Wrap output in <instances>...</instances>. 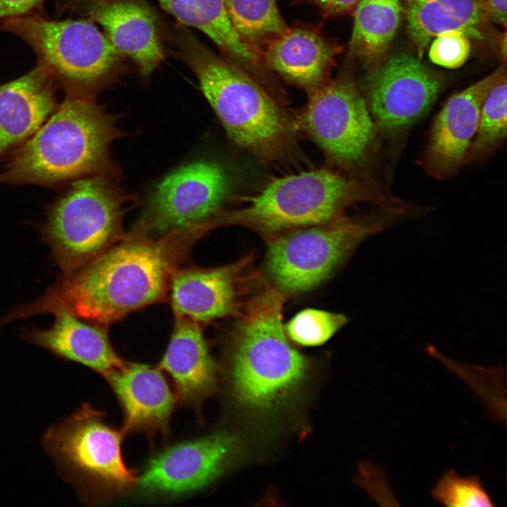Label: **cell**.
<instances>
[{
	"label": "cell",
	"mask_w": 507,
	"mask_h": 507,
	"mask_svg": "<svg viewBox=\"0 0 507 507\" xmlns=\"http://www.w3.org/2000/svg\"><path fill=\"white\" fill-rule=\"evenodd\" d=\"M47 1L0 0V20L39 11L43 13V6Z\"/></svg>",
	"instance_id": "cell-30"
},
{
	"label": "cell",
	"mask_w": 507,
	"mask_h": 507,
	"mask_svg": "<svg viewBox=\"0 0 507 507\" xmlns=\"http://www.w3.org/2000/svg\"><path fill=\"white\" fill-rule=\"evenodd\" d=\"M407 32L419 58L438 35L459 31L468 37L484 40L489 21L477 0H402Z\"/></svg>",
	"instance_id": "cell-22"
},
{
	"label": "cell",
	"mask_w": 507,
	"mask_h": 507,
	"mask_svg": "<svg viewBox=\"0 0 507 507\" xmlns=\"http://www.w3.org/2000/svg\"><path fill=\"white\" fill-rule=\"evenodd\" d=\"M376 204L396 212L401 200L366 176L320 168L277 177L243 206L220 210L212 225H242L263 232H279L325 223L345 215L354 204Z\"/></svg>",
	"instance_id": "cell-4"
},
{
	"label": "cell",
	"mask_w": 507,
	"mask_h": 507,
	"mask_svg": "<svg viewBox=\"0 0 507 507\" xmlns=\"http://www.w3.org/2000/svg\"><path fill=\"white\" fill-rule=\"evenodd\" d=\"M284 294L268 288L245 306L227 361V386L234 406L257 418L288 411L311 375L309 360L288 342L282 325Z\"/></svg>",
	"instance_id": "cell-2"
},
{
	"label": "cell",
	"mask_w": 507,
	"mask_h": 507,
	"mask_svg": "<svg viewBox=\"0 0 507 507\" xmlns=\"http://www.w3.org/2000/svg\"><path fill=\"white\" fill-rule=\"evenodd\" d=\"M159 367L170 376L176 396L197 405L218 387V368L197 322L177 317Z\"/></svg>",
	"instance_id": "cell-19"
},
{
	"label": "cell",
	"mask_w": 507,
	"mask_h": 507,
	"mask_svg": "<svg viewBox=\"0 0 507 507\" xmlns=\"http://www.w3.org/2000/svg\"><path fill=\"white\" fill-rule=\"evenodd\" d=\"M106 380L122 407L125 434L167 433L176 395L159 368L125 363Z\"/></svg>",
	"instance_id": "cell-17"
},
{
	"label": "cell",
	"mask_w": 507,
	"mask_h": 507,
	"mask_svg": "<svg viewBox=\"0 0 507 507\" xmlns=\"http://www.w3.org/2000/svg\"><path fill=\"white\" fill-rule=\"evenodd\" d=\"M382 229L381 223L355 221L344 215L289 230L269 246L270 278L284 294L310 290L329 277L361 242Z\"/></svg>",
	"instance_id": "cell-10"
},
{
	"label": "cell",
	"mask_w": 507,
	"mask_h": 507,
	"mask_svg": "<svg viewBox=\"0 0 507 507\" xmlns=\"http://www.w3.org/2000/svg\"><path fill=\"white\" fill-rule=\"evenodd\" d=\"M89 13L116 50L133 60L144 76L163 61L156 19L145 5L132 0H97Z\"/></svg>",
	"instance_id": "cell-18"
},
{
	"label": "cell",
	"mask_w": 507,
	"mask_h": 507,
	"mask_svg": "<svg viewBox=\"0 0 507 507\" xmlns=\"http://www.w3.org/2000/svg\"><path fill=\"white\" fill-rule=\"evenodd\" d=\"M163 8L182 23L194 27L212 39L246 71L261 68V56L244 42L228 16L225 0H158Z\"/></svg>",
	"instance_id": "cell-23"
},
{
	"label": "cell",
	"mask_w": 507,
	"mask_h": 507,
	"mask_svg": "<svg viewBox=\"0 0 507 507\" xmlns=\"http://www.w3.org/2000/svg\"><path fill=\"white\" fill-rule=\"evenodd\" d=\"M403 15L402 0H360L356 6L351 54L376 66L392 42Z\"/></svg>",
	"instance_id": "cell-24"
},
{
	"label": "cell",
	"mask_w": 507,
	"mask_h": 507,
	"mask_svg": "<svg viewBox=\"0 0 507 507\" xmlns=\"http://www.w3.org/2000/svg\"><path fill=\"white\" fill-rule=\"evenodd\" d=\"M296 123L331 165L366 176L362 173L377 149L378 130L361 89L351 79L328 80L309 91Z\"/></svg>",
	"instance_id": "cell-9"
},
{
	"label": "cell",
	"mask_w": 507,
	"mask_h": 507,
	"mask_svg": "<svg viewBox=\"0 0 507 507\" xmlns=\"http://www.w3.org/2000/svg\"><path fill=\"white\" fill-rule=\"evenodd\" d=\"M173 261L165 237L151 239L135 228L132 236L61 275L42 296L13 310L6 320L66 311L98 324L112 323L163 298Z\"/></svg>",
	"instance_id": "cell-1"
},
{
	"label": "cell",
	"mask_w": 507,
	"mask_h": 507,
	"mask_svg": "<svg viewBox=\"0 0 507 507\" xmlns=\"http://www.w3.org/2000/svg\"><path fill=\"white\" fill-rule=\"evenodd\" d=\"M117 120L94 99L65 95L39 130L8 155L0 183L57 187L113 175L109 148L123 136Z\"/></svg>",
	"instance_id": "cell-3"
},
{
	"label": "cell",
	"mask_w": 507,
	"mask_h": 507,
	"mask_svg": "<svg viewBox=\"0 0 507 507\" xmlns=\"http://www.w3.org/2000/svg\"><path fill=\"white\" fill-rule=\"evenodd\" d=\"M241 446L239 437L226 431L179 443L153 457L137 483L154 495L174 497L196 492L225 474Z\"/></svg>",
	"instance_id": "cell-13"
},
{
	"label": "cell",
	"mask_w": 507,
	"mask_h": 507,
	"mask_svg": "<svg viewBox=\"0 0 507 507\" xmlns=\"http://www.w3.org/2000/svg\"><path fill=\"white\" fill-rule=\"evenodd\" d=\"M225 4L239 36L261 56L269 41L288 29L276 0H225Z\"/></svg>",
	"instance_id": "cell-25"
},
{
	"label": "cell",
	"mask_w": 507,
	"mask_h": 507,
	"mask_svg": "<svg viewBox=\"0 0 507 507\" xmlns=\"http://www.w3.org/2000/svg\"><path fill=\"white\" fill-rule=\"evenodd\" d=\"M345 315L318 309L298 313L285 327V332L303 346H318L330 339L347 322Z\"/></svg>",
	"instance_id": "cell-27"
},
{
	"label": "cell",
	"mask_w": 507,
	"mask_h": 507,
	"mask_svg": "<svg viewBox=\"0 0 507 507\" xmlns=\"http://www.w3.org/2000/svg\"><path fill=\"white\" fill-rule=\"evenodd\" d=\"M249 261L246 257L222 267L173 272L170 287L176 317L208 322L236 312Z\"/></svg>",
	"instance_id": "cell-15"
},
{
	"label": "cell",
	"mask_w": 507,
	"mask_h": 507,
	"mask_svg": "<svg viewBox=\"0 0 507 507\" xmlns=\"http://www.w3.org/2000/svg\"><path fill=\"white\" fill-rule=\"evenodd\" d=\"M230 186L220 164L208 161L187 164L155 187L136 227L147 235L164 236L204 226L221 210Z\"/></svg>",
	"instance_id": "cell-11"
},
{
	"label": "cell",
	"mask_w": 507,
	"mask_h": 507,
	"mask_svg": "<svg viewBox=\"0 0 507 507\" xmlns=\"http://www.w3.org/2000/svg\"><path fill=\"white\" fill-rule=\"evenodd\" d=\"M57 85L39 64L0 84V158L29 139L56 108Z\"/></svg>",
	"instance_id": "cell-16"
},
{
	"label": "cell",
	"mask_w": 507,
	"mask_h": 507,
	"mask_svg": "<svg viewBox=\"0 0 507 507\" xmlns=\"http://www.w3.org/2000/svg\"><path fill=\"white\" fill-rule=\"evenodd\" d=\"M0 31L15 35L35 52L67 96L94 100L97 89L118 63L120 53L86 20H55L39 13L0 20Z\"/></svg>",
	"instance_id": "cell-8"
},
{
	"label": "cell",
	"mask_w": 507,
	"mask_h": 507,
	"mask_svg": "<svg viewBox=\"0 0 507 507\" xmlns=\"http://www.w3.org/2000/svg\"><path fill=\"white\" fill-rule=\"evenodd\" d=\"M506 75L501 65L448 99L432 123L422 164L437 179L454 175L464 164L476 133L482 105L492 88Z\"/></svg>",
	"instance_id": "cell-14"
},
{
	"label": "cell",
	"mask_w": 507,
	"mask_h": 507,
	"mask_svg": "<svg viewBox=\"0 0 507 507\" xmlns=\"http://www.w3.org/2000/svg\"><path fill=\"white\" fill-rule=\"evenodd\" d=\"M433 498L446 506H493L481 480L462 477L453 470L446 472L432 491Z\"/></svg>",
	"instance_id": "cell-28"
},
{
	"label": "cell",
	"mask_w": 507,
	"mask_h": 507,
	"mask_svg": "<svg viewBox=\"0 0 507 507\" xmlns=\"http://www.w3.org/2000/svg\"><path fill=\"white\" fill-rule=\"evenodd\" d=\"M360 0H308L324 13L335 15L344 13L356 6Z\"/></svg>",
	"instance_id": "cell-32"
},
{
	"label": "cell",
	"mask_w": 507,
	"mask_h": 507,
	"mask_svg": "<svg viewBox=\"0 0 507 507\" xmlns=\"http://www.w3.org/2000/svg\"><path fill=\"white\" fill-rule=\"evenodd\" d=\"M500 53L501 58L505 63L506 59V32L503 33L500 41Z\"/></svg>",
	"instance_id": "cell-33"
},
{
	"label": "cell",
	"mask_w": 507,
	"mask_h": 507,
	"mask_svg": "<svg viewBox=\"0 0 507 507\" xmlns=\"http://www.w3.org/2000/svg\"><path fill=\"white\" fill-rule=\"evenodd\" d=\"M110 175L73 180L47 209L43 239L62 274L82 266L118 239L130 196Z\"/></svg>",
	"instance_id": "cell-7"
},
{
	"label": "cell",
	"mask_w": 507,
	"mask_h": 507,
	"mask_svg": "<svg viewBox=\"0 0 507 507\" xmlns=\"http://www.w3.org/2000/svg\"><path fill=\"white\" fill-rule=\"evenodd\" d=\"M442 84L419 58L403 53L373 68L361 92L378 132L394 137L427 114Z\"/></svg>",
	"instance_id": "cell-12"
},
{
	"label": "cell",
	"mask_w": 507,
	"mask_h": 507,
	"mask_svg": "<svg viewBox=\"0 0 507 507\" xmlns=\"http://www.w3.org/2000/svg\"><path fill=\"white\" fill-rule=\"evenodd\" d=\"M506 75L487 95L481 109L476 133L464 163H477L490 156L506 137Z\"/></svg>",
	"instance_id": "cell-26"
},
{
	"label": "cell",
	"mask_w": 507,
	"mask_h": 507,
	"mask_svg": "<svg viewBox=\"0 0 507 507\" xmlns=\"http://www.w3.org/2000/svg\"><path fill=\"white\" fill-rule=\"evenodd\" d=\"M339 47L314 29L289 28L261 51L265 65L308 92L327 80Z\"/></svg>",
	"instance_id": "cell-20"
},
{
	"label": "cell",
	"mask_w": 507,
	"mask_h": 507,
	"mask_svg": "<svg viewBox=\"0 0 507 507\" xmlns=\"http://www.w3.org/2000/svg\"><path fill=\"white\" fill-rule=\"evenodd\" d=\"M54 315L51 327L32 329L23 337L57 357L82 364L105 378L125 365L100 327L66 311Z\"/></svg>",
	"instance_id": "cell-21"
},
{
	"label": "cell",
	"mask_w": 507,
	"mask_h": 507,
	"mask_svg": "<svg viewBox=\"0 0 507 507\" xmlns=\"http://www.w3.org/2000/svg\"><path fill=\"white\" fill-rule=\"evenodd\" d=\"M470 51L469 37L459 31L441 33L431 41L429 57L431 61L446 68H457L467 60Z\"/></svg>",
	"instance_id": "cell-29"
},
{
	"label": "cell",
	"mask_w": 507,
	"mask_h": 507,
	"mask_svg": "<svg viewBox=\"0 0 507 507\" xmlns=\"http://www.w3.org/2000/svg\"><path fill=\"white\" fill-rule=\"evenodd\" d=\"M124 435L106 423L104 413L84 403L50 426L42 442L60 477L73 485L82 501L92 503L123 493L137 482L123 458Z\"/></svg>",
	"instance_id": "cell-6"
},
{
	"label": "cell",
	"mask_w": 507,
	"mask_h": 507,
	"mask_svg": "<svg viewBox=\"0 0 507 507\" xmlns=\"http://www.w3.org/2000/svg\"><path fill=\"white\" fill-rule=\"evenodd\" d=\"M187 56L201 89L227 134L265 161L296 152V121L247 71L190 41Z\"/></svg>",
	"instance_id": "cell-5"
},
{
	"label": "cell",
	"mask_w": 507,
	"mask_h": 507,
	"mask_svg": "<svg viewBox=\"0 0 507 507\" xmlns=\"http://www.w3.org/2000/svg\"><path fill=\"white\" fill-rule=\"evenodd\" d=\"M489 23L506 27V0H477Z\"/></svg>",
	"instance_id": "cell-31"
}]
</instances>
